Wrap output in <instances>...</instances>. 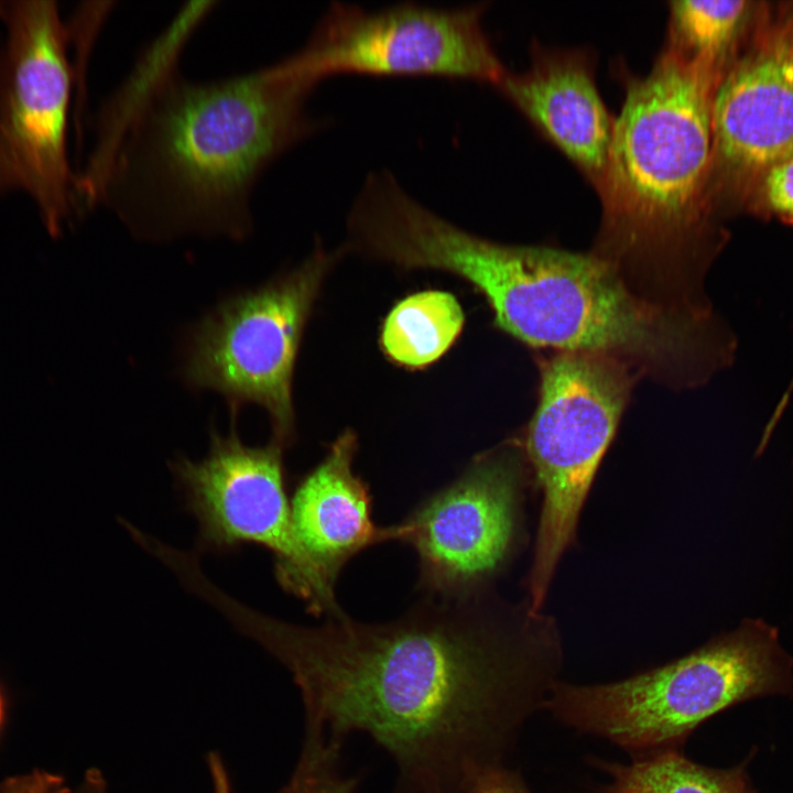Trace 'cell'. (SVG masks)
Segmentation results:
<instances>
[{
	"label": "cell",
	"instance_id": "obj_1",
	"mask_svg": "<svg viewBox=\"0 0 793 793\" xmlns=\"http://www.w3.org/2000/svg\"><path fill=\"white\" fill-rule=\"evenodd\" d=\"M226 617L291 674L305 734L343 747L363 734L397 768V793H463L502 764L523 720L545 705L530 650L479 597L432 598L384 623L345 613L289 623L239 601Z\"/></svg>",
	"mask_w": 793,
	"mask_h": 793
},
{
	"label": "cell",
	"instance_id": "obj_2",
	"mask_svg": "<svg viewBox=\"0 0 793 793\" xmlns=\"http://www.w3.org/2000/svg\"><path fill=\"white\" fill-rule=\"evenodd\" d=\"M182 44L162 37L102 106L79 172L82 198L149 237L243 238L259 180L316 127L306 100L317 80L290 56L192 80L176 68Z\"/></svg>",
	"mask_w": 793,
	"mask_h": 793
},
{
	"label": "cell",
	"instance_id": "obj_3",
	"mask_svg": "<svg viewBox=\"0 0 793 793\" xmlns=\"http://www.w3.org/2000/svg\"><path fill=\"white\" fill-rule=\"evenodd\" d=\"M721 77L713 65L664 47L645 76L629 78L597 188L602 221L593 253L649 301L652 289L653 302L670 309L709 307L700 242Z\"/></svg>",
	"mask_w": 793,
	"mask_h": 793
},
{
	"label": "cell",
	"instance_id": "obj_4",
	"mask_svg": "<svg viewBox=\"0 0 793 793\" xmlns=\"http://www.w3.org/2000/svg\"><path fill=\"white\" fill-rule=\"evenodd\" d=\"M437 264L470 283L496 325L531 347L610 356L678 388L732 360L735 343L720 324L650 302L595 253L506 246L457 230Z\"/></svg>",
	"mask_w": 793,
	"mask_h": 793
},
{
	"label": "cell",
	"instance_id": "obj_5",
	"mask_svg": "<svg viewBox=\"0 0 793 793\" xmlns=\"http://www.w3.org/2000/svg\"><path fill=\"white\" fill-rule=\"evenodd\" d=\"M792 691L793 659L778 629L746 619L735 631L632 677L554 684L545 705L564 724L639 758L675 750L699 724L730 706Z\"/></svg>",
	"mask_w": 793,
	"mask_h": 793
},
{
	"label": "cell",
	"instance_id": "obj_6",
	"mask_svg": "<svg viewBox=\"0 0 793 793\" xmlns=\"http://www.w3.org/2000/svg\"><path fill=\"white\" fill-rule=\"evenodd\" d=\"M0 196L23 193L52 236L82 213L67 153L73 70L54 1H1Z\"/></svg>",
	"mask_w": 793,
	"mask_h": 793
},
{
	"label": "cell",
	"instance_id": "obj_7",
	"mask_svg": "<svg viewBox=\"0 0 793 793\" xmlns=\"http://www.w3.org/2000/svg\"><path fill=\"white\" fill-rule=\"evenodd\" d=\"M639 373L599 354L557 352L541 366L526 452L543 492L529 576L532 609L547 593Z\"/></svg>",
	"mask_w": 793,
	"mask_h": 793
},
{
	"label": "cell",
	"instance_id": "obj_8",
	"mask_svg": "<svg viewBox=\"0 0 793 793\" xmlns=\"http://www.w3.org/2000/svg\"><path fill=\"white\" fill-rule=\"evenodd\" d=\"M328 257L316 251L300 268L269 284L224 301L195 328L185 378L195 388L264 408L273 441L289 444L294 414L292 378L302 333Z\"/></svg>",
	"mask_w": 793,
	"mask_h": 793
},
{
	"label": "cell",
	"instance_id": "obj_9",
	"mask_svg": "<svg viewBox=\"0 0 793 793\" xmlns=\"http://www.w3.org/2000/svg\"><path fill=\"white\" fill-rule=\"evenodd\" d=\"M283 446H246L232 426L226 436L210 431L208 455L180 458L172 470L186 508L198 523V547L228 552L256 543L274 556L275 576L302 599L308 611L336 617L335 586L322 574L301 544L285 490Z\"/></svg>",
	"mask_w": 793,
	"mask_h": 793
},
{
	"label": "cell",
	"instance_id": "obj_10",
	"mask_svg": "<svg viewBox=\"0 0 793 793\" xmlns=\"http://www.w3.org/2000/svg\"><path fill=\"white\" fill-rule=\"evenodd\" d=\"M486 3H401L369 11L333 3L291 57L317 82L338 72L431 74L498 84L504 76L482 28Z\"/></svg>",
	"mask_w": 793,
	"mask_h": 793
},
{
	"label": "cell",
	"instance_id": "obj_11",
	"mask_svg": "<svg viewBox=\"0 0 793 793\" xmlns=\"http://www.w3.org/2000/svg\"><path fill=\"white\" fill-rule=\"evenodd\" d=\"M519 481L511 448L482 454L395 524L398 541L419 557V584L431 597H477L503 565L515 533Z\"/></svg>",
	"mask_w": 793,
	"mask_h": 793
},
{
	"label": "cell",
	"instance_id": "obj_12",
	"mask_svg": "<svg viewBox=\"0 0 793 793\" xmlns=\"http://www.w3.org/2000/svg\"><path fill=\"white\" fill-rule=\"evenodd\" d=\"M709 193L793 157V25L764 35L725 72L711 107Z\"/></svg>",
	"mask_w": 793,
	"mask_h": 793
},
{
	"label": "cell",
	"instance_id": "obj_13",
	"mask_svg": "<svg viewBox=\"0 0 793 793\" xmlns=\"http://www.w3.org/2000/svg\"><path fill=\"white\" fill-rule=\"evenodd\" d=\"M497 86L598 188L613 121L596 87L590 56L534 45L530 68L507 72Z\"/></svg>",
	"mask_w": 793,
	"mask_h": 793
},
{
	"label": "cell",
	"instance_id": "obj_14",
	"mask_svg": "<svg viewBox=\"0 0 793 793\" xmlns=\"http://www.w3.org/2000/svg\"><path fill=\"white\" fill-rule=\"evenodd\" d=\"M357 438L343 433L323 460L297 482L291 499L296 535L335 586L343 567L363 550L398 540L397 525L378 526L368 484L354 472Z\"/></svg>",
	"mask_w": 793,
	"mask_h": 793
},
{
	"label": "cell",
	"instance_id": "obj_15",
	"mask_svg": "<svg viewBox=\"0 0 793 793\" xmlns=\"http://www.w3.org/2000/svg\"><path fill=\"white\" fill-rule=\"evenodd\" d=\"M464 321L463 309L453 294L419 292L391 309L382 326L381 346L399 365L422 368L447 351Z\"/></svg>",
	"mask_w": 793,
	"mask_h": 793
},
{
	"label": "cell",
	"instance_id": "obj_16",
	"mask_svg": "<svg viewBox=\"0 0 793 793\" xmlns=\"http://www.w3.org/2000/svg\"><path fill=\"white\" fill-rule=\"evenodd\" d=\"M601 767L611 776L604 793H743L749 785L741 767H704L676 750L639 757L630 764Z\"/></svg>",
	"mask_w": 793,
	"mask_h": 793
},
{
	"label": "cell",
	"instance_id": "obj_17",
	"mask_svg": "<svg viewBox=\"0 0 793 793\" xmlns=\"http://www.w3.org/2000/svg\"><path fill=\"white\" fill-rule=\"evenodd\" d=\"M749 6V2L742 0L671 1L664 47L685 58L709 63L721 70L743 25Z\"/></svg>",
	"mask_w": 793,
	"mask_h": 793
},
{
	"label": "cell",
	"instance_id": "obj_18",
	"mask_svg": "<svg viewBox=\"0 0 793 793\" xmlns=\"http://www.w3.org/2000/svg\"><path fill=\"white\" fill-rule=\"evenodd\" d=\"M759 196L765 213L793 227V157L759 178Z\"/></svg>",
	"mask_w": 793,
	"mask_h": 793
},
{
	"label": "cell",
	"instance_id": "obj_19",
	"mask_svg": "<svg viewBox=\"0 0 793 793\" xmlns=\"http://www.w3.org/2000/svg\"><path fill=\"white\" fill-rule=\"evenodd\" d=\"M463 793H530L520 775L502 764L478 773Z\"/></svg>",
	"mask_w": 793,
	"mask_h": 793
},
{
	"label": "cell",
	"instance_id": "obj_20",
	"mask_svg": "<svg viewBox=\"0 0 793 793\" xmlns=\"http://www.w3.org/2000/svg\"><path fill=\"white\" fill-rule=\"evenodd\" d=\"M4 793H76L65 786L58 776L35 773L18 780L8 786Z\"/></svg>",
	"mask_w": 793,
	"mask_h": 793
},
{
	"label": "cell",
	"instance_id": "obj_21",
	"mask_svg": "<svg viewBox=\"0 0 793 793\" xmlns=\"http://www.w3.org/2000/svg\"><path fill=\"white\" fill-rule=\"evenodd\" d=\"M743 793H756V792L752 790L751 785L749 784Z\"/></svg>",
	"mask_w": 793,
	"mask_h": 793
},
{
	"label": "cell",
	"instance_id": "obj_22",
	"mask_svg": "<svg viewBox=\"0 0 793 793\" xmlns=\"http://www.w3.org/2000/svg\"><path fill=\"white\" fill-rule=\"evenodd\" d=\"M0 719H1V699H0Z\"/></svg>",
	"mask_w": 793,
	"mask_h": 793
},
{
	"label": "cell",
	"instance_id": "obj_23",
	"mask_svg": "<svg viewBox=\"0 0 793 793\" xmlns=\"http://www.w3.org/2000/svg\"><path fill=\"white\" fill-rule=\"evenodd\" d=\"M0 6H1V1H0Z\"/></svg>",
	"mask_w": 793,
	"mask_h": 793
}]
</instances>
